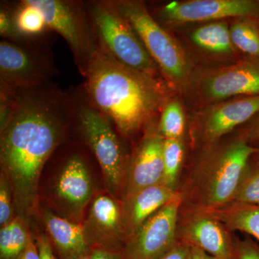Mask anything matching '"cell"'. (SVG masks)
Returning <instances> with one entry per match:
<instances>
[{
  "label": "cell",
  "mask_w": 259,
  "mask_h": 259,
  "mask_svg": "<svg viewBox=\"0 0 259 259\" xmlns=\"http://www.w3.org/2000/svg\"><path fill=\"white\" fill-rule=\"evenodd\" d=\"M83 78L89 101L123 137L152 127L167 102L161 80L120 64L101 46Z\"/></svg>",
  "instance_id": "cell-1"
},
{
  "label": "cell",
  "mask_w": 259,
  "mask_h": 259,
  "mask_svg": "<svg viewBox=\"0 0 259 259\" xmlns=\"http://www.w3.org/2000/svg\"><path fill=\"white\" fill-rule=\"evenodd\" d=\"M64 141L38 120L8 122L0 131V163L13 190L15 212L28 221L37 212L42 168Z\"/></svg>",
  "instance_id": "cell-2"
},
{
  "label": "cell",
  "mask_w": 259,
  "mask_h": 259,
  "mask_svg": "<svg viewBox=\"0 0 259 259\" xmlns=\"http://www.w3.org/2000/svg\"><path fill=\"white\" fill-rule=\"evenodd\" d=\"M74 112L73 127L93 153L109 192L117 198L124 189L130 158L111 121L90 103L82 88L70 90Z\"/></svg>",
  "instance_id": "cell-3"
},
{
  "label": "cell",
  "mask_w": 259,
  "mask_h": 259,
  "mask_svg": "<svg viewBox=\"0 0 259 259\" xmlns=\"http://www.w3.org/2000/svg\"><path fill=\"white\" fill-rule=\"evenodd\" d=\"M86 5L100 46L120 64L161 80L159 69L113 0H94Z\"/></svg>",
  "instance_id": "cell-4"
},
{
  "label": "cell",
  "mask_w": 259,
  "mask_h": 259,
  "mask_svg": "<svg viewBox=\"0 0 259 259\" xmlns=\"http://www.w3.org/2000/svg\"><path fill=\"white\" fill-rule=\"evenodd\" d=\"M113 2L134 29L148 54L166 79L175 86L187 85L191 77V68L185 51L153 18L144 2Z\"/></svg>",
  "instance_id": "cell-5"
},
{
  "label": "cell",
  "mask_w": 259,
  "mask_h": 259,
  "mask_svg": "<svg viewBox=\"0 0 259 259\" xmlns=\"http://www.w3.org/2000/svg\"><path fill=\"white\" fill-rule=\"evenodd\" d=\"M30 3L41 11L49 27L67 42L83 77L100 48L86 2L30 0Z\"/></svg>",
  "instance_id": "cell-6"
},
{
  "label": "cell",
  "mask_w": 259,
  "mask_h": 259,
  "mask_svg": "<svg viewBox=\"0 0 259 259\" xmlns=\"http://www.w3.org/2000/svg\"><path fill=\"white\" fill-rule=\"evenodd\" d=\"M59 74L51 50L23 47L2 39L0 83L13 89L38 88L54 83Z\"/></svg>",
  "instance_id": "cell-7"
},
{
  "label": "cell",
  "mask_w": 259,
  "mask_h": 259,
  "mask_svg": "<svg viewBox=\"0 0 259 259\" xmlns=\"http://www.w3.org/2000/svg\"><path fill=\"white\" fill-rule=\"evenodd\" d=\"M56 176L50 197L56 214L82 224L87 209L95 195L91 172L82 153L79 151L69 153Z\"/></svg>",
  "instance_id": "cell-8"
},
{
  "label": "cell",
  "mask_w": 259,
  "mask_h": 259,
  "mask_svg": "<svg viewBox=\"0 0 259 259\" xmlns=\"http://www.w3.org/2000/svg\"><path fill=\"white\" fill-rule=\"evenodd\" d=\"M255 151L256 148L239 139L220 148L214 153L206 181L205 208L222 207L233 200Z\"/></svg>",
  "instance_id": "cell-9"
},
{
  "label": "cell",
  "mask_w": 259,
  "mask_h": 259,
  "mask_svg": "<svg viewBox=\"0 0 259 259\" xmlns=\"http://www.w3.org/2000/svg\"><path fill=\"white\" fill-rule=\"evenodd\" d=\"M192 85L193 95L204 107L234 97L258 96L259 61L248 59L213 69Z\"/></svg>",
  "instance_id": "cell-10"
},
{
  "label": "cell",
  "mask_w": 259,
  "mask_h": 259,
  "mask_svg": "<svg viewBox=\"0 0 259 259\" xmlns=\"http://www.w3.org/2000/svg\"><path fill=\"white\" fill-rule=\"evenodd\" d=\"M182 200L176 194L130 237L122 248L126 259H158L173 248Z\"/></svg>",
  "instance_id": "cell-11"
},
{
  "label": "cell",
  "mask_w": 259,
  "mask_h": 259,
  "mask_svg": "<svg viewBox=\"0 0 259 259\" xmlns=\"http://www.w3.org/2000/svg\"><path fill=\"white\" fill-rule=\"evenodd\" d=\"M81 225L90 249L122 250L128 238L122 202L110 192L95 194Z\"/></svg>",
  "instance_id": "cell-12"
},
{
  "label": "cell",
  "mask_w": 259,
  "mask_h": 259,
  "mask_svg": "<svg viewBox=\"0 0 259 259\" xmlns=\"http://www.w3.org/2000/svg\"><path fill=\"white\" fill-rule=\"evenodd\" d=\"M168 24L209 21L228 18L259 20L258 0H188L174 1L158 9Z\"/></svg>",
  "instance_id": "cell-13"
},
{
  "label": "cell",
  "mask_w": 259,
  "mask_h": 259,
  "mask_svg": "<svg viewBox=\"0 0 259 259\" xmlns=\"http://www.w3.org/2000/svg\"><path fill=\"white\" fill-rule=\"evenodd\" d=\"M258 113L259 95L236 97L204 107L196 113L194 123L201 136L212 142Z\"/></svg>",
  "instance_id": "cell-14"
},
{
  "label": "cell",
  "mask_w": 259,
  "mask_h": 259,
  "mask_svg": "<svg viewBox=\"0 0 259 259\" xmlns=\"http://www.w3.org/2000/svg\"><path fill=\"white\" fill-rule=\"evenodd\" d=\"M163 141L164 138L154 127L145 134L130 158L123 197L146 187L162 184Z\"/></svg>",
  "instance_id": "cell-15"
},
{
  "label": "cell",
  "mask_w": 259,
  "mask_h": 259,
  "mask_svg": "<svg viewBox=\"0 0 259 259\" xmlns=\"http://www.w3.org/2000/svg\"><path fill=\"white\" fill-rule=\"evenodd\" d=\"M184 236L186 243L216 259H235V248L222 223L205 213L187 222L184 228Z\"/></svg>",
  "instance_id": "cell-16"
},
{
  "label": "cell",
  "mask_w": 259,
  "mask_h": 259,
  "mask_svg": "<svg viewBox=\"0 0 259 259\" xmlns=\"http://www.w3.org/2000/svg\"><path fill=\"white\" fill-rule=\"evenodd\" d=\"M176 194L175 190L163 184H159L123 197L121 202L128 238L148 218L169 202Z\"/></svg>",
  "instance_id": "cell-17"
},
{
  "label": "cell",
  "mask_w": 259,
  "mask_h": 259,
  "mask_svg": "<svg viewBox=\"0 0 259 259\" xmlns=\"http://www.w3.org/2000/svg\"><path fill=\"white\" fill-rule=\"evenodd\" d=\"M40 215L59 259H72L90 251L82 225L69 221L54 211L41 207Z\"/></svg>",
  "instance_id": "cell-18"
},
{
  "label": "cell",
  "mask_w": 259,
  "mask_h": 259,
  "mask_svg": "<svg viewBox=\"0 0 259 259\" xmlns=\"http://www.w3.org/2000/svg\"><path fill=\"white\" fill-rule=\"evenodd\" d=\"M7 3L17 31L29 47L51 50L57 34L48 25L41 11L30 0Z\"/></svg>",
  "instance_id": "cell-19"
},
{
  "label": "cell",
  "mask_w": 259,
  "mask_h": 259,
  "mask_svg": "<svg viewBox=\"0 0 259 259\" xmlns=\"http://www.w3.org/2000/svg\"><path fill=\"white\" fill-rule=\"evenodd\" d=\"M203 212L231 229L243 232L259 241V204L236 202L229 207L205 208Z\"/></svg>",
  "instance_id": "cell-20"
},
{
  "label": "cell",
  "mask_w": 259,
  "mask_h": 259,
  "mask_svg": "<svg viewBox=\"0 0 259 259\" xmlns=\"http://www.w3.org/2000/svg\"><path fill=\"white\" fill-rule=\"evenodd\" d=\"M191 39L197 47L214 54H232L235 48L232 42L230 28L223 22H215L199 27L192 32Z\"/></svg>",
  "instance_id": "cell-21"
},
{
  "label": "cell",
  "mask_w": 259,
  "mask_h": 259,
  "mask_svg": "<svg viewBox=\"0 0 259 259\" xmlns=\"http://www.w3.org/2000/svg\"><path fill=\"white\" fill-rule=\"evenodd\" d=\"M31 238L26 221L15 216L0 229V259H19Z\"/></svg>",
  "instance_id": "cell-22"
},
{
  "label": "cell",
  "mask_w": 259,
  "mask_h": 259,
  "mask_svg": "<svg viewBox=\"0 0 259 259\" xmlns=\"http://www.w3.org/2000/svg\"><path fill=\"white\" fill-rule=\"evenodd\" d=\"M230 31L234 47L248 59L259 61V26L255 20L240 19L232 25Z\"/></svg>",
  "instance_id": "cell-23"
},
{
  "label": "cell",
  "mask_w": 259,
  "mask_h": 259,
  "mask_svg": "<svg viewBox=\"0 0 259 259\" xmlns=\"http://www.w3.org/2000/svg\"><path fill=\"white\" fill-rule=\"evenodd\" d=\"M185 156L182 140L164 139L163 146V178L162 184L175 190Z\"/></svg>",
  "instance_id": "cell-24"
},
{
  "label": "cell",
  "mask_w": 259,
  "mask_h": 259,
  "mask_svg": "<svg viewBox=\"0 0 259 259\" xmlns=\"http://www.w3.org/2000/svg\"><path fill=\"white\" fill-rule=\"evenodd\" d=\"M185 129L183 108L176 100L167 102L158 122V131L166 139H182Z\"/></svg>",
  "instance_id": "cell-25"
},
{
  "label": "cell",
  "mask_w": 259,
  "mask_h": 259,
  "mask_svg": "<svg viewBox=\"0 0 259 259\" xmlns=\"http://www.w3.org/2000/svg\"><path fill=\"white\" fill-rule=\"evenodd\" d=\"M233 201L237 203L259 204V161L248 164Z\"/></svg>",
  "instance_id": "cell-26"
},
{
  "label": "cell",
  "mask_w": 259,
  "mask_h": 259,
  "mask_svg": "<svg viewBox=\"0 0 259 259\" xmlns=\"http://www.w3.org/2000/svg\"><path fill=\"white\" fill-rule=\"evenodd\" d=\"M16 216L13 190L8 177L3 172L0 175V225L1 227L11 222Z\"/></svg>",
  "instance_id": "cell-27"
},
{
  "label": "cell",
  "mask_w": 259,
  "mask_h": 259,
  "mask_svg": "<svg viewBox=\"0 0 259 259\" xmlns=\"http://www.w3.org/2000/svg\"><path fill=\"white\" fill-rule=\"evenodd\" d=\"M235 259H259V247L249 239L240 242L235 248Z\"/></svg>",
  "instance_id": "cell-28"
},
{
  "label": "cell",
  "mask_w": 259,
  "mask_h": 259,
  "mask_svg": "<svg viewBox=\"0 0 259 259\" xmlns=\"http://www.w3.org/2000/svg\"><path fill=\"white\" fill-rule=\"evenodd\" d=\"M35 243L41 259H59L56 257L54 248L47 234L40 233L37 237Z\"/></svg>",
  "instance_id": "cell-29"
},
{
  "label": "cell",
  "mask_w": 259,
  "mask_h": 259,
  "mask_svg": "<svg viewBox=\"0 0 259 259\" xmlns=\"http://www.w3.org/2000/svg\"><path fill=\"white\" fill-rule=\"evenodd\" d=\"M190 248V245L186 242H179L158 259H187Z\"/></svg>",
  "instance_id": "cell-30"
},
{
  "label": "cell",
  "mask_w": 259,
  "mask_h": 259,
  "mask_svg": "<svg viewBox=\"0 0 259 259\" xmlns=\"http://www.w3.org/2000/svg\"><path fill=\"white\" fill-rule=\"evenodd\" d=\"M246 124L244 134L241 139L250 144L259 143V113Z\"/></svg>",
  "instance_id": "cell-31"
},
{
  "label": "cell",
  "mask_w": 259,
  "mask_h": 259,
  "mask_svg": "<svg viewBox=\"0 0 259 259\" xmlns=\"http://www.w3.org/2000/svg\"><path fill=\"white\" fill-rule=\"evenodd\" d=\"M92 259H126L122 250L92 248Z\"/></svg>",
  "instance_id": "cell-32"
},
{
  "label": "cell",
  "mask_w": 259,
  "mask_h": 259,
  "mask_svg": "<svg viewBox=\"0 0 259 259\" xmlns=\"http://www.w3.org/2000/svg\"><path fill=\"white\" fill-rule=\"evenodd\" d=\"M19 259H41L36 243L34 240H30L26 248L23 250Z\"/></svg>",
  "instance_id": "cell-33"
},
{
  "label": "cell",
  "mask_w": 259,
  "mask_h": 259,
  "mask_svg": "<svg viewBox=\"0 0 259 259\" xmlns=\"http://www.w3.org/2000/svg\"><path fill=\"white\" fill-rule=\"evenodd\" d=\"M187 259H216L212 255L206 253L205 251L197 248V247L190 245V252H189Z\"/></svg>",
  "instance_id": "cell-34"
},
{
  "label": "cell",
  "mask_w": 259,
  "mask_h": 259,
  "mask_svg": "<svg viewBox=\"0 0 259 259\" xmlns=\"http://www.w3.org/2000/svg\"><path fill=\"white\" fill-rule=\"evenodd\" d=\"M72 259H92L91 256V250L88 253H83V254L79 255V256L76 257Z\"/></svg>",
  "instance_id": "cell-35"
},
{
  "label": "cell",
  "mask_w": 259,
  "mask_h": 259,
  "mask_svg": "<svg viewBox=\"0 0 259 259\" xmlns=\"http://www.w3.org/2000/svg\"><path fill=\"white\" fill-rule=\"evenodd\" d=\"M255 148H256V151H255V153H254V155H253V157L256 158V161H259V146Z\"/></svg>",
  "instance_id": "cell-36"
}]
</instances>
